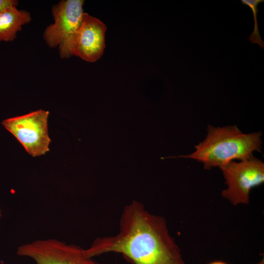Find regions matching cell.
I'll use <instances>...</instances> for the list:
<instances>
[{
  "mask_svg": "<svg viewBox=\"0 0 264 264\" xmlns=\"http://www.w3.org/2000/svg\"><path fill=\"white\" fill-rule=\"evenodd\" d=\"M241 3L250 8L253 13L254 22V29L252 33L249 35V41L251 44H257L260 48H264V42L260 34L258 22L257 21V15L259 10L258 5L264 2V0H241Z\"/></svg>",
  "mask_w": 264,
  "mask_h": 264,
  "instance_id": "cell-9",
  "label": "cell"
},
{
  "mask_svg": "<svg viewBox=\"0 0 264 264\" xmlns=\"http://www.w3.org/2000/svg\"><path fill=\"white\" fill-rule=\"evenodd\" d=\"M106 29L102 21L85 13L74 39L72 56L90 63L99 60L105 48Z\"/></svg>",
  "mask_w": 264,
  "mask_h": 264,
  "instance_id": "cell-7",
  "label": "cell"
},
{
  "mask_svg": "<svg viewBox=\"0 0 264 264\" xmlns=\"http://www.w3.org/2000/svg\"><path fill=\"white\" fill-rule=\"evenodd\" d=\"M84 252L91 258L120 254L130 264H186L164 218L135 200L124 207L117 233L96 238Z\"/></svg>",
  "mask_w": 264,
  "mask_h": 264,
  "instance_id": "cell-1",
  "label": "cell"
},
{
  "mask_svg": "<svg viewBox=\"0 0 264 264\" xmlns=\"http://www.w3.org/2000/svg\"><path fill=\"white\" fill-rule=\"evenodd\" d=\"M31 15L17 6L8 7L0 12V42H12L22 27L30 22Z\"/></svg>",
  "mask_w": 264,
  "mask_h": 264,
  "instance_id": "cell-8",
  "label": "cell"
},
{
  "mask_svg": "<svg viewBox=\"0 0 264 264\" xmlns=\"http://www.w3.org/2000/svg\"><path fill=\"white\" fill-rule=\"evenodd\" d=\"M1 217V209L0 208V218Z\"/></svg>",
  "mask_w": 264,
  "mask_h": 264,
  "instance_id": "cell-12",
  "label": "cell"
},
{
  "mask_svg": "<svg viewBox=\"0 0 264 264\" xmlns=\"http://www.w3.org/2000/svg\"><path fill=\"white\" fill-rule=\"evenodd\" d=\"M208 264H227V263L220 261H214L209 263Z\"/></svg>",
  "mask_w": 264,
  "mask_h": 264,
  "instance_id": "cell-11",
  "label": "cell"
},
{
  "mask_svg": "<svg viewBox=\"0 0 264 264\" xmlns=\"http://www.w3.org/2000/svg\"><path fill=\"white\" fill-rule=\"evenodd\" d=\"M83 0H64L52 6L54 22L47 26L43 37L51 48L58 47L62 58L72 56V47L84 12Z\"/></svg>",
  "mask_w": 264,
  "mask_h": 264,
  "instance_id": "cell-3",
  "label": "cell"
},
{
  "mask_svg": "<svg viewBox=\"0 0 264 264\" xmlns=\"http://www.w3.org/2000/svg\"><path fill=\"white\" fill-rule=\"evenodd\" d=\"M83 248L54 239L38 240L18 247L17 254L36 264H101L86 256Z\"/></svg>",
  "mask_w": 264,
  "mask_h": 264,
  "instance_id": "cell-6",
  "label": "cell"
},
{
  "mask_svg": "<svg viewBox=\"0 0 264 264\" xmlns=\"http://www.w3.org/2000/svg\"><path fill=\"white\" fill-rule=\"evenodd\" d=\"M18 1L16 0H0V12L10 6H17Z\"/></svg>",
  "mask_w": 264,
  "mask_h": 264,
  "instance_id": "cell-10",
  "label": "cell"
},
{
  "mask_svg": "<svg viewBox=\"0 0 264 264\" xmlns=\"http://www.w3.org/2000/svg\"><path fill=\"white\" fill-rule=\"evenodd\" d=\"M220 168L227 186L221 195L234 205L248 203L251 189L264 181V163L253 155L239 162L231 161Z\"/></svg>",
  "mask_w": 264,
  "mask_h": 264,
  "instance_id": "cell-5",
  "label": "cell"
},
{
  "mask_svg": "<svg viewBox=\"0 0 264 264\" xmlns=\"http://www.w3.org/2000/svg\"><path fill=\"white\" fill-rule=\"evenodd\" d=\"M261 136L260 132L244 133L236 125L222 127L209 125L205 138L195 146L194 152L175 157L195 159L202 163L206 170L220 167L234 159L248 158L254 151L261 152Z\"/></svg>",
  "mask_w": 264,
  "mask_h": 264,
  "instance_id": "cell-2",
  "label": "cell"
},
{
  "mask_svg": "<svg viewBox=\"0 0 264 264\" xmlns=\"http://www.w3.org/2000/svg\"><path fill=\"white\" fill-rule=\"evenodd\" d=\"M49 114L48 111L39 109L4 119L1 124L30 155L39 156L49 151L51 139L48 130Z\"/></svg>",
  "mask_w": 264,
  "mask_h": 264,
  "instance_id": "cell-4",
  "label": "cell"
}]
</instances>
